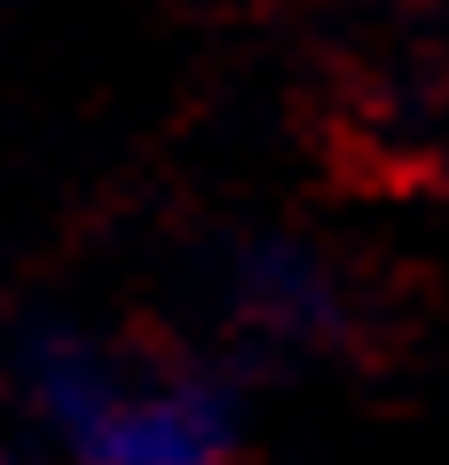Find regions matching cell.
Listing matches in <instances>:
<instances>
[{
	"label": "cell",
	"mask_w": 449,
	"mask_h": 465,
	"mask_svg": "<svg viewBox=\"0 0 449 465\" xmlns=\"http://www.w3.org/2000/svg\"><path fill=\"white\" fill-rule=\"evenodd\" d=\"M16 387L72 465H229L245 441V402L221 371H134L79 323H32Z\"/></svg>",
	"instance_id": "cell-1"
},
{
	"label": "cell",
	"mask_w": 449,
	"mask_h": 465,
	"mask_svg": "<svg viewBox=\"0 0 449 465\" xmlns=\"http://www.w3.org/2000/svg\"><path fill=\"white\" fill-rule=\"evenodd\" d=\"M221 308L245 340L276 355H324L355 331L347 276L307 237H284V229H252L221 252Z\"/></svg>",
	"instance_id": "cell-2"
}]
</instances>
